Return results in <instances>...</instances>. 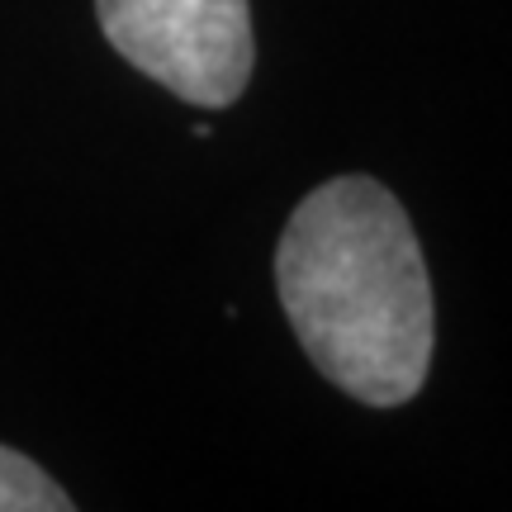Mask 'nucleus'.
<instances>
[{
    "label": "nucleus",
    "instance_id": "obj_1",
    "mask_svg": "<svg viewBox=\"0 0 512 512\" xmlns=\"http://www.w3.org/2000/svg\"><path fill=\"white\" fill-rule=\"evenodd\" d=\"M275 294L328 384L366 408L418 399L437 299L418 228L375 176H337L294 204L275 242Z\"/></svg>",
    "mask_w": 512,
    "mask_h": 512
},
{
    "label": "nucleus",
    "instance_id": "obj_3",
    "mask_svg": "<svg viewBox=\"0 0 512 512\" xmlns=\"http://www.w3.org/2000/svg\"><path fill=\"white\" fill-rule=\"evenodd\" d=\"M72 498L48 479L29 456L0 446V512H67Z\"/></svg>",
    "mask_w": 512,
    "mask_h": 512
},
{
    "label": "nucleus",
    "instance_id": "obj_2",
    "mask_svg": "<svg viewBox=\"0 0 512 512\" xmlns=\"http://www.w3.org/2000/svg\"><path fill=\"white\" fill-rule=\"evenodd\" d=\"M95 19L128 67L195 110H228L256 72L252 0H95Z\"/></svg>",
    "mask_w": 512,
    "mask_h": 512
}]
</instances>
